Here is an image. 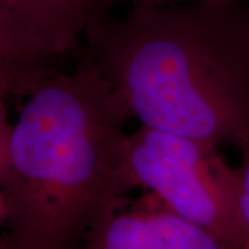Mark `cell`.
<instances>
[{"mask_svg":"<svg viewBox=\"0 0 249 249\" xmlns=\"http://www.w3.org/2000/svg\"><path fill=\"white\" fill-rule=\"evenodd\" d=\"M82 45L142 126L238 151L249 144V0L108 11Z\"/></svg>","mask_w":249,"mask_h":249,"instance_id":"6da1fadb","label":"cell"},{"mask_svg":"<svg viewBox=\"0 0 249 249\" xmlns=\"http://www.w3.org/2000/svg\"><path fill=\"white\" fill-rule=\"evenodd\" d=\"M27 97L0 169L4 237L18 249H80L129 193L122 173L129 114L85 54Z\"/></svg>","mask_w":249,"mask_h":249,"instance_id":"7a4b0ae2","label":"cell"},{"mask_svg":"<svg viewBox=\"0 0 249 249\" xmlns=\"http://www.w3.org/2000/svg\"><path fill=\"white\" fill-rule=\"evenodd\" d=\"M212 144L142 126L124 140L126 188H142L178 216L244 249L238 169Z\"/></svg>","mask_w":249,"mask_h":249,"instance_id":"3957f363","label":"cell"},{"mask_svg":"<svg viewBox=\"0 0 249 249\" xmlns=\"http://www.w3.org/2000/svg\"><path fill=\"white\" fill-rule=\"evenodd\" d=\"M80 249H234L178 216L151 194L130 208L116 205L90 229Z\"/></svg>","mask_w":249,"mask_h":249,"instance_id":"277c9868","label":"cell"},{"mask_svg":"<svg viewBox=\"0 0 249 249\" xmlns=\"http://www.w3.org/2000/svg\"><path fill=\"white\" fill-rule=\"evenodd\" d=\"M107 10L98 0H0V16L62 57L75 53Z\"/></svg>","mask_w":249,"mask_h":249,"instance_id":"5b68a950","label":"cell"},{"mask_svg":"<svg viewBox=\"0 0 249 249\" xmlns=\"http://www.w3.org/2000/svg\"><path fill=\"white\" fill-rule=\"evenodd\" d=\"M64 57L0 16V78L11 94L28 96L62 71Z\"/></svg>","mask_w":249,"mask_h":249,"instance_id":"8992f818","label":"cell"},{"mask_svg":"<svg viewBox=\"0 0 249 249\" xmlns=\"http://www.w3.org/2000/svg\"><path fill=\"white\" fill-rule=\"evenodd\" d=\"M241 163L238 169L240 180V214L245 231L244 249H249V144L240 150Z\"/></svg>","mask_w":249,"mask_h":249,"instance_id":"52a82bcc","label":"cell"},{"mask_svg":"<svg viewBox=\"0 0 249 249\" xmlns=\"http://www.w3.org/2000/svg\"><path fill=\"white\" fill-rule=\"evenodd\" d=\"M10 94L11 91L7 83L0 78V169L6 160V152H7V145H9L11 127H13V124L9 122L7 108H6V101Z\"/></svg>","mask_w":249,"mask_h":249,"instance_id":"ba28073f","label":"cell"},{"mask_svg":"<svg viewBox=\"0 0 249 249\" xmlns=\"http://www.w3.org/2000/svg\"><path fill=\"white\" fill-rule=\"evenodd\" d=\"M104 7L109 10L118 3H126L130 7L133 6H163V4H178V3H188L194 0H98Z\"/></svg>","mask_w":249,"mask_h":249,"instance_id":"9c48e42d","label":"cell"},{"mask_svg":"<svg viewBox=\"0 0 249 249\" xmlns=\"http://www.w3.org/2000/svg\"><path fill=\"white\" fill-rule=\"evenodd\" d=\"M0 249H18L16 247H13L11 244H9V241L6 240L4 234L0 235Z\"/></svg>","mask_w":249,"mask_h":249,"instance_id":"30bf717a","label":"cell"},{"mask_svg":"<svg viewBox=\"0 0 249 249\" xmlns=\"http://www.w3.org/2000/svg\"><path fill=\"white\" fill-rule=\"evenodd\" d=\"M3 217H4V209H3V202H1V198H0V226L3 223Z\"/></svg>","mask_w":249,"mask_h":249,"instance_id":"8fae6325","label":"cell"}]
</instances>
